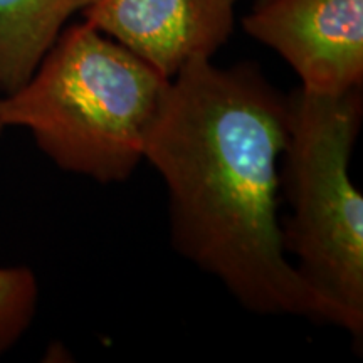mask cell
<instances>
[{
	"label": "cell",
	"instance_id": "5",
	"mask_svg": "<svg viewBox=\"0 0 363 363\" xmlns=\"http://www.w3.org/2000/svg\"><path fill=\"white\" fill-rule=\"evenodd\" d=\"M239 0H96L84 21L172 79L187 62L211 59L234 30Z\"/></svg>",
	"mask_w": 363,
	"mask_h": 363
},
{
	"label": "cell",
	"instance_id": "1",
	"mask_svg": "<svg viewBox=\"0 0 363 363\" xmlns=\"http://www.w3.org/2000/svg\"><path fill=\"white\" fill-rule=\"evenodd\" d=\"M289 96L259 67L195 59L170 79L145 147L169 194L175 251L262 316L337 325L345 313L289 262L278 217Z\"/></svg>",
	"mask_w": 363,
	"mask_h": 363
},
{
	"label": "cell",
	"instance_id": "3",
	"mask_svg": "<svg viewBox=\"0 0 363 363\" xmlns=\"http://www.w3.org/2000/svg\"><path fill=\"white\" fill-rule=\"evenodd\" d=\"M289 135L281 190L291 216L281 222L286 254L313 289L340 308L363 335V197L350 160L363 120L362 89L338 96L289 94Z\"/></svg>",
	"mask_w": 363,
	"mask_h": 363
},
{
	"label": "cell",
	"instance_id": "7",
	"mask_svg": "<svg viewBox=\"0 0 363 363\" xmlns=\"http://www.w3.org/2000/svg\"><path fill=\"white\" fill-rule=\"evenodd\" d=\"M38 296V279L29 267H0V355L33 323Z\"/></svg>",
	"mask_w": 363,
	"mask_h": 363
},
{
	"label": "cell",
	"instance_id": "2",
	"mask_svg": "<svg viewBox=\"0 0 363 363\" xmlns=\"http://www.w3.org/2000/svg\"><path fill=\"white\" fill-rule=\"evenodd\" d=\"M170 79L88 22L67 27L21 89L2 96L4 126H21L61 170L99 184L128 180L145 158Z\"/></svg>",
	"mask_w": 363,
	"mask_h": 363
},
{
	"label": "cell",
	"instance_id": "8",
	"mask_svg": "<svg viewBox=\"0 0 363 363\" xmlns=\"http://www.w3.org/2000/svg\"><path fill=\"white\" fill-rule=\"evenodd\" d=\"M0 101H2V93H0ZM6 128V126H4V123H2V118H0V133H2V130Z\"/></svg>",
	"mask_w": 363,
	"mask_h": 363
},
{
	"label": "cell",
	"instance_id": "4",
	"mask_svg": "<svg viewBox=\"0 0 363 363\" xmlns=\"http://www.w3.org/2000/svg\"><path fill=\"white\" fill-rule=\"evenodd\" d=\"M242 27L293 67L306 93L363 86V0H256Z\"/></svg>",
	"mask_w": 363,
	"mask_h": 363
},
{
	"label": "cell",
	"instance_id": "6",
	"mask_svg": "<svg viewBox=\"0 0 363 363\" xmlns=\"http://www.w3.org/2000/svg\"><path fill=\"white\" fill-rule=\"evenodd\" d=\"M96 0H0V93L21 89L76 12Z\"/></svg>",
	"mask_w": 363,
	"mask_h": 363
}]
</instances>
